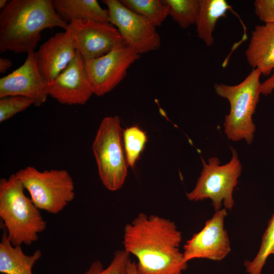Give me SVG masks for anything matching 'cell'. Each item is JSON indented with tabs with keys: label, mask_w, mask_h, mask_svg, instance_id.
I'll return each mask as SVG.
<instances>
[{
	"label": "cell",
	"mask_w": 274,
	"mask_h": 274,
	"mask_svg": "<svg viewBox=\"0 0 274 274\" xmlns=\"http://www.w3.org/2000/svg\"><path fill=\"white\" fill-rule=\"evenodd\" d=\"M130 254L125 250L115 252L109 265L104 267L99 260L91 263L88 269L83 274H127V267L130 261Z\"/></svg>",
	"instance_id": "cell-23"
},
{
	"label": "cell",
	"mask_w": 274,
	"mask_h": 274,
	"mask_svg": "<svg viewBox=\"0 0 274 274\" xmlns=\"http://www.w3.org/2000/svg\"><path fill=\"white\" fill-rule=\"evenodd\" d=\"M55 11L66 23L74 19L110 23L109 12L96 0H53Z\"/></svg>",
	"instance_id": "cell-17"
},
{
	"label": "cell",
	"mask_w": 274,
	"mask_h": 274,
	"mask_svg": "<svg viewBox=\"0 0 274 274\" xmlns=\"http://www.w3.org/2000/svg\"><path fill=\"white\" fill-rule=\"evenodd\" d=\"M110 22L116 26L123 41L141 55L158 50L161 37L156 26L145 17L124 6L118 0H104Z\"/></svg>",
	"instance_id": "cell-8"
},
{
	"label": "cell",
	"mask_w": 274,
	"mask_h": 274,
	"mask_svg": "<svg viewBox=\"0 0 274 274\" xmlns=\"http://www.w3.org/2000/svg\"><path fill=\"white\" fill-rule=\"evenodd\" d=\"M34 100L30 98L21 96H9L0 100V122H3L17 113L25 110L32 105Z\"/></svg>",
	"instance_id": "cell-24"
},
{
	"label": "cell",
	"mask_w": 274,
	"mask_h": 274,
	"mask_svg": "<svg viewBox=\"0 0 274 274\" xmlns=\"http://www.w3.org/2000/svg\"><path fill=\"white\" fill-rule=\"evenodd\" d=\"M64 30L70 32L76 50L84 60L103 56L123 41L117 28L111 23L74 19Z\"/></svg>",
	"instance_id": "cell-11"
},
{
	"label": "cell",
	"mask_w": 274,
	"mask_h": 274,
	"mask_svg": "<svg viewBox=\"0 0 274 274\" xmlns=\"http://www.w3.org/2000/svg\"><path fill=\"white\" fill-rule=\"evenodd\" d=\"M46 85L37 65L35 51H31L22 65L0 79V98L24 96L32 99L34 105L39 107L48 96Z\"/></svg>",
	"instance_id": "cell-13"
},
{
	"label": "cell",
	"mask_w": 274,
	"mask_h": 274,
	"mask_svg": "<svg viewBox=\"0 0 274 274\" xmlns=\"http://www.w3.org/2000/svg\"><path fill=\"white\" fill-rule=\"evenodd\" d=\"M147 136L145 131L137 125L126 128L123 130V142L128 165L131 168L144 149Z\"/></svg>",
	"instance_id": "cell-22"
},
{
	"label": "cell",
	"mask_w": 274,
	"mask_h": 274,
	"mask_svg": "<svg viewBox=\"0 0 274 274\" xmlns=\"http://www.w3.org/2000/svg\"><path fill=\"white\" fill-rule=\"evenodd\" d=\"M127 274H139L136 268V264L134 261H129L127 267Z\"/></svg>",
	"instance_id": "cell-28"
},
{
	"label": "cell",
	"mask_w": 274,
	"mask_h": 274,
	"mask_svg": "<svg viewBox=\"0 0 274 274\" xmlns=\"http://www.w3.org/2000/svg\"><path fill=\"white\" fill-rule=\"evenodd\" d=\"M230 149L231 159L223 165L217 157L209 158L208 163L201 157L202 169L195 187L186 193L188 200L197 201L210 199L215 211L220 210L223 204L227 210H232L234 204L233 192L242 166L236 151L232 147Z\"/></svg>",
	"instance_id": "cell-6"
},
{
	"label": "cell",
	"mask_w": 274,
	"mask_h": 274,
	"mask_svg": "<svg viewBox=\"0 0 274 274\" xmlns=\"http://www.w3.org/2000/svg\"><path fill=\"white\" fill-rule=\"evenodd\" d=\"M42 252L36 250L26 255L21 246H14L9 241L6 232L0 242V272L2 274H32V268L41 258Z\"/></svg>",
	"instance_id": "cell-16"
},
{
	"label": "cell",
	"mask_w": 274,
	"mask_h": 274,
	"mask_svg": "<svg viewBox=\"0 0 274 274\" xmlns=\"http://www.w3.org/2000/svg\"><path fill=\"white\" fill-rule=\"evenodd\" d=\"M261 75L258 70L253 69L238 84L214 85L217 94L229 102L230 111L223 123L224 133L229 140H244L248 145L253 141L256 126L252 117L261 94Z\"/></svg>",
	"instance_id": "cell-4"
},
{
	"label": "cell",
	"mask_w": 274,
	"mask_h": 274,
	"mask_svg": "<svg viewBox=\"0 0 274 274\" xmlns=\"http://www.w3.org/2000/svg\"><path fill=\"white\" fill-rule=\"evenodd\" d=\"M140 58L124 41L106 54L84 60L93 94L101 96L116 87L126 77L130 66Z\"/></svg>",
	"instance_id": "cell-9"
},
{
	"label": "cell",
	"mask_w": 274,
	"mask_h": 274,
	"mask_svg": "<svg viewBox=\"0 0 274 274\" xmlns=\"http://www.w3.org/2000/svg\"><path fill=\"white\" fill-rule=\"evenodd\" d=\"M15 174L40 210L57 214L75 198L74 183L65 169L40 171L28 166Z\"/></svg>",
	"instance_id": "cell-7"
},
{
	"label": "cell",
	"mask_w": 274,
	"mask_h": 274,
	"mask_svg": "<svg viewBox=\"0 0 274 274\" xmlns=\"http://www.w3.org/2000/svg\"><path fill=\"white\" fill-rule=\"evenodd\" d=\"M126 8L160 26L169 15V7L160 0H120Z\"/></svg>",
	"instance_id": "cell-19"
},
{
	"label": "cell",
	"mask_w": 274,
	"mask_h": 274,
	"mask_svg": "<svg viewBox=\"0 0 274 274\" xmlns=\"http://www.w3.org/2000/svg\"><path fill=\"white\" fill-rule=\"evenodd\" d=\"M169 7V15L182 28L195 24L200 0H163Z\"/></svg>",
	"instance_id": "cell-21"
},
{
	"label": "cell",
	"mask_w": 274,
	"mask_h": 274,
	"mask_svg": "<svg viewBox=\"0 0 274 274\" xmlns=\"http://www.w3.org/2000/svg\"><path fill=\"white\" fill-rule=\"evenodd\" d=\"M254 12L264 23H274V0H256Z\"/></svg>",
	"instance_id": "cell-25"
},
{
	"label": "cell",
	"mask_w": 274,
	"mask_h": 274,
	"mask_svg": "<svg viewBox=\"0 0 274 274\" xmlns=\"http://www.w3.org/2000/svg\"><path fill=\"white\" fill-rule=\"evenodd\" d=\"M231 7L225 0H200L199 11L196 22L198 38L208 47L214 42L213 33L218 20L225 17Z\"/></svg>",
	"instance_id": "cell-18"
},
{
	"label": "cell",
	"mask_w": 274,
	"mask_h": 274,
	"mask_svg": "<svg viewBox=\"0 0 274 274\" xmlns=\"http://www.w3.org/2000/svg\"><path fill=\"white\" fill-rule=\"evenodd\" d=\"M12 65V62L8 58H0V73H5L7 70L10 68Z\"/></svg>",
	"instance_id": "cell-27"
},
{
	"label": "cell",
	"mask_w": 274,
	"mask_h": 274,
	"mask_svg": "<svg viewBox=\"0 0 274 274\" xmlns=\"http://www.w3.org/2000/svg\"><path fill=\"white\" fill-rule=\"evenodd\" d=\"M53 0H10L0 13V52L35 51L41 32L46 28L65 29Z\"/></svg>",
	"instance_id": "cell-2"
},
{
	"label": "cell",
	"mask_w": 274,
	"mask_h": 274,
	"mask_svg": "<svg viewBox=\"0 0 274 274\" xmlns=\"http://www.w3.org/2000/svg\"><path fill=\"white\" fill-rule=\"evenodd\" d=\"M8 1L7 0H1L0 1V9L1 10L4 9L7 5Z\"/></svg>",
	"instance_id": "cell-29"
},
{
	"label": "cell",
	"mask_w": 274,
	"mask_h": 274,
	"mask_svg": "<svg viewBox=\"0 0 274 274\" xmlns=\"http://www.w3.org/2000/svg\"><path fill=\"white\" fill-rule=\"evenodd\" d=\"M245 55L253 69L258 70L264 76L272 73L274 70V23L255 27Z\"/></svg>",
	"instance_id": "cell-15"
},
{
	"label": "cell",
	"mask_w": 274,
	"mask_h": 274,
	"mask_svg": "<svg viewBox=\"0 0 274 274\" xmlns=\"http://www.w3.org/2000/svg\"><path fill=\"white\" fill-rule=\"evenodd\" d=\"M227 215L224 208L215 211L203 228L186 242L183 252L185 262L194 259L221 261L228 255L231 251L230 242L224 228Z\"/></svg>",
	"instance_id": "cell-10"
},
{
	"label": "cell",
	"mask_w": 274,
	"mask_h": 274,
	"mask_svg": "<svg viewBox=\"0 0 274 274\" xmlns=\"http://www.w3.org/2000/svg\"><path fill=\"white\" fill-rule=\"evenodd\" d=\"M99 178L109 190L115 191L123 185L128 166L123 142L121 121L107 116L101 121L92 145Z\"/></svg>",
	"instance_id": "cell-5"
},
{
	"label": "cell",
	"mask_w": 274,
	"mask_h": 274,
	"mask_svg": "<svg viewBox=\"0 0 274 274\" xmlns=\"http://www.w3.org/2000/svg\"><path fill=\"white\" fill-rule=\"evenodd\" d=\"M181 232L175 223L140 213L124 229V250L135 256L139 274H182L187 268L179 248Z\"/></svg>",
	"instance_id": "cell-1"
},
{
	"label": "cell",
	"mask_w": 274,
	"mask_h": 274,
	"mask_svg": "<svg viewBox=\"0 0 274 274\" xmlns=\"http://www.w3.org/2000/svg\"><path fill=\"white\" fill-rule=\"evenodd\" d=\"M77 50L68 30L57 32L42 44L35 55L38 68L46 83L54 80L76 56Z\"/></svg>",
	"instance_id": "cell-14"
},
{
	"label": "cell",
	"mask_w": 274,
	"mask_h": 274,
	"mask_svg": "<svg viewBox=\"0 0 274 274\" xmlns=\"http://www.w3.org/2000/svg\"><path fill=\"white\" fill-rule=\"evenodd\" d=\"M48 95L63 105H84L93 94L84 60L77 51L67 67L52 81L46 83Z\"/></svg>",
	"instance_id": "cell-12"
},
{
	"label": "cell",
	"mask_w": 274,
	"mask_h": 274,
	"mask_svg": "<svg viewBox=\"0 0 274 274\" xmlns=\"http://www.w3.org/2000/svg\"><path fill=\"white\" fill-rule=\"evenodd\" d=\"M274 254V213L267 223L261 244L255 257L247 260L244 265L248 274H261L268 257Z\"/></svg>",
	"instance_id": "cell-20"
},
{
	"label": "cell",
	"mask_w": 274,
	"mask_h": 274,
	"mask_svg": "<svg viewBox=\"0 0 274 274\" xmlns=\"http://www.w3.org/2000/svg\"><path fill=\"white\" fill-rule=\"evenodd\" d=\"M274 90V70L271 75L263 83H261V94L267 95Z\"/></svg>",
	"instance_id": "cell-26"
},
{
	"label": "cell",
	"mask_w": 274,
	"mask_h": 274,
	"mask_svg": "<svg viewBox=\"0 0 274 274\" xmlns=\"http://www.w3.org/2000/svg\"><path fill=\"white\" fill-rule=\"evenodd\" d=\"M15 174L0 180V218L8 239L14 246L30 245L47 227V223Z\"/></svg>",
	"instance_id": "cell-3"
}]
</instances>
